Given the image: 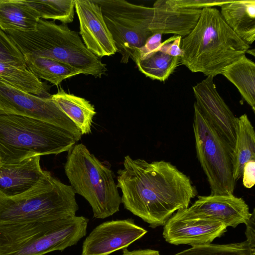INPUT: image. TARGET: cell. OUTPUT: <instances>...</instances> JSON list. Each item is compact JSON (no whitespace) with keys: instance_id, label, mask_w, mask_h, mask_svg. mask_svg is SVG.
<instances>
[{"instance_id":"cell-11","label":"cell","mask_w":255,"mask_h":255,"mask_svg":"<svg viewBox=\"0 0 255 255\" xmlns=\"http://www.w3.org/2000/svg\"><path fill=\"white\" fill-rule=\"evenodd\" d=\"M219 221L189 212L186 209L176 211L164 225L163 237L169 244L206 245L227 231Z\"/></svg>"},{"instance_id":"cell-6","label":"cell","mask_w":255,"mask_h":255,"mask_svg":"<svg viewBox=\"0 0 255 255\" xmlns=\"http://www.w3.org/2000/svg\"><path fill=\"white\" fill-rule=\"evenodd\" d=\"M82 216L0 225V255H44L76 245L87 234Z\"/></svg>"},{"instance_id":"cell-15","label":"cell","mask_w":255,"mask_h":255,"mask_svg":"<svg viewBox=\"0 0 255 255\" xmlns=\"http://www.w3.org/2000/svg\"><path fill=\"white\" fill-rule=\"evenodd\" d=\"M186 209L191 213L219 221L227 228L246 224L252 216L245 200L234 194L199 196Z\"/></svg>"},{"instance_id":"cell-14","label":"cell","mask_w":255,"mask_h":255,"mask_svg":"<svg viewBox=\"0 0 255 255\" xmlns=\"http://www.w3.org/2000/svg\"><path fill=\"white\" fill-rule=\"evenodd\" d=\"M80 34L88 49L99 58L117 52L100 6L93 0H75Z\"/></svg>"},{"instance_id":"cell-19","label":"cell","mask_w":255,"mask_h":255,"mask_svg":"<svg viewBox=\"0 0 255 255\" xmlns=\"http://www.w3.org/2000/svg\"><path fill=\"white\" fill-rule=\"evenodd\" d=\"M57 107L78 127L82 135L91 131L92 124L96 114L94 106L86 99L67 93L62 89L51 95Z\"/></svg>"},{"instance_id":"cell-16","label":"cell","mask_w":255,"mask_h":255,"mask_svg":"<svg viewBox=\"0 0 255 255\" xmlns=\"http://www.w3.org/2000/svg\"><path fill=\"white\" fill-rule=\"evenodd\" d=\"M40 156L27 158L15 163H0V195L12 196L34 185L44 173Z\"/></svg>"},{"instance_id":"cell-5","label":"cell","mask_w":255,"mask_h":255,"mask_svg":"<svg viewBox=\"0 0 255 255\" xmlns=\"http://www.w3.org/2000/svg\"><path fill=\"white\" fill-rule=\"evenodd\" d=\"M78 209L71 186L44 170L26 191L12 196L0 195V225L67 218L75 216Z\"/></svg>"},{"instance_id":"cell-23","label":"cell","mask_w":255,"mask_h":255,"mask_svg":"<svg viewBox=\"0 0 255 255\" xmlns=\"http://www.w3.org/2000/svg\"><path fill=\"white\" fill-rule=\"evenodd\" d=\"M27 68L38 79L58 86L65 79L81 74L74 68L53 58L23 55Z\"/></svg>"},{"instance_id":"cell-17","label":"cell","mask_w":255,"mask_h":255,"mask_svg":"<svg viewBox=\"0 0 255 255\" xmlns=\"http://www.w3.org/2000/svg\"><path fill=\"white\" fill-rule=\"evenodd\" d=\"M221 14L231 29L250 45L255 40V0H233L222 4Z\"/></svg>"},{"instance_id":"cell-2","label":"cell","mask_w":255,"mask_h":255,"mask_svg":"<svg viewBox=\"0 0 255 255\" xmlns=\"http://www.w3.org/2000/svg\"><path fill=\"white\" fill-rule=\"evenodd\" d=\"M180 49L183 65L192 72L214 77L245 55L250 45L231 29L218 9L209 7L202 9L194 28L181 39Z\"/></svg>"},{"instance_id":"cell-18","label":"cell","mask_w":255,"mask_h":255,"mask_svg":"<svg viewBox=\"0 0 255 255\" xmlns=\"http://www.w3.org/2000/svg\"><path fill=\"white\" fill-rule=\"evenodd\" d=\"M40 19L27 0H0V29L4 32L34 31Z\"/></svg>"},{"instance_id":"cell-4","label":"cell","mask_w":255,"mask_h":255,"mask_svg":"<svg viewBox=\"0 0 255 255\" xmlns=\"http://www.w3.org/2000/svg\"><path fill=\"white\" fill-rule=\"evenodd\" d=\"M77 142L69 131L49 123L22 116L0 114V159L20 162L35 156L68 151Z\"/></svg>"},{"instance_id":"cell-3","label":"cell","mask_w":255,"mask_h":255,"mask_svg":"<svg viewBox=\"0 0 255 255\" xmlns=\"http://www.w3.org/2000/svg\"><path fill=\"white\" fill-rule=\"evenodd\" d=\"M5 32L23 55L53 58L95 78H101L107 71L101 58L88 49L78 33L67 24L41 18L34 31Z\"/></svg>"},{"instance_id":"cell-28","label":"cell","mask_w":255,"mask_h":255,"mask_svg":"<svg viewBox=\"0 0 255 255\" xmlns=\"http://www.w3.org/2000/svg\"><path fill=\"white\" fill-rule=\"evenodd\" d=\"M232 0H165L166 3L176 8L201 9L221 6L228 3Z\"/></svg>"},{"instance_id":"cell-32","label":"cell","mask_w":255,"mask_h":255,"mask_svg":"<svg viewBox=\"0 0 255 255\" xmlns=\"http://www.w3.org/2000/svg\"><path fill=\"white\" fill-rule=\"evenodd\" d=\"M248 51L249 52L250 51V52H248V53H250L255 56V49H253V51H252V49L251 50L249 49Z\"/></svg>"},{"instance_id":"cell-12","label":"cell","mask_w":255,"mask_h":255,"mask_svg":"<svg viewBox=\"0 0 255 255\" xmlns=\"http://www.w3.org/2000/svg\"><path fill=\"white\" fill-rule=\"evenodd\" d=\"M147 232L131 219L104 222L96 227L86 238L81 255H109L127 249Z\"/></svg>"},{"instance_id":"cell-22","label":"cell","mask_w":255,"mask_h":255,"mask_svg":"<svg viewBox=\"0 0 255 255\" xmlns=\"http://www.w3.org/2000/svg\"><path fill=\"white\" fill-rule=\"evenodd\" d=\"M221 74L232 83L255 112V64L245 55L225 67Z\"/></svg>"},{"instance_id":"cell-29","label":"cell","mask_w":255,"mask_h":255,"mask_svg":"<svg viewBox=\"0 0 255 255\" xmlns=\"http://www.w3.org/2000/svg\"><path fill=\"white\" fill-rule=\"evenodd\" d=\"M242 176L243 184L250 189L255 184V160L248 162L244 166Z\"/></svg>"},{"instance_id":"cell-33","label":"cell","mask_w":255,"mask_h":255,"mask_svg":"<svg viewBox=\"0 0 255 255\" xmlns=\"http://www.w3.org/2000/svg\"><path fill=\"white\" fill-rule=\"evenodd\" d=\"M1 163V161H0V163Z\"/></svg>"},{"instance_id":"cell-9","label":"cell","mask_w":255,"mask_h":255,"mask_svg":"<svg viewBox=\"0 0 255 255\" xmlns=\"http://www.w3.org/2000/svg\"><path fill=\"white\" fill-rule=\"evenodd\" d=\"M101 7L112 36L121 62L127 64L135 51L153 34L149 29L150 7L125 0H93Z\"/></svg>"},{"instance_id":"cell-25","label":"cell","mask_w":255,"mask_h":255,"mask_svg":"<svg viewBox=\"0 0 255 255\" xmlns=\"http://www.w3.org/2000/svg\"><path fill=\"white\" fill-rule=\"evenodd\" d=\"M41 19L58 20L66 24L73 21L75 0H27Z\"/></svg>"},{"instance_id":"cell-20","label":"cell","mask_w":255,"mask_h":255,"mask_svg":"<svg viewBox=\"0 0 255 255\" xmlns=\"http://www.w3.org/2000/svg\"><path fill=\"white\" fill-rule=\"evenodd\" d=\"M180 59L167 51L166 40L157 48L134 58L138 70L152 80L165 81L173 72Z\"/></svg>"},{"instance_id":"cell-30","label":"cell","mask_w":255,"mask_h":255,"mask_svg":"<svg viewBox=\"0 0 255 255\" xmlns=\"http://www.w3.org/2000/svg\"><path fill=\"white\" fill-rule=\"evenodd\" d=\"M255 209L252 213V216L246 224V241L248 242L250 248L253 253H255Z\"/></svg>"},{"instance_id":"cell-21","label":"cell","mask_w":255,"mask_h":255,"mask_svg":"<svg viewBox=\"0 0 255 255\" xmlns=\"http://www.w3.org/2000/svg\"><path fill=\"white\" fill-rule=\"evenodd\" d=\"M255 160V133L248 116L238 118L235 143L233 150V177L236 182L242 177L245 165Z\"/></svg>"},{"instance_id":"cell-26","label":"cell","mask_w":255,"mask_h":255,"mask_svg":"<svg viewBox=\"0 0 255 255\" xmlns=\"http://www.w3.org/2000/svg\"><path fill=\"white\" fill-rule=\"evenodd\" d=\"M174 255H255L248 242L212 244L192 247Z\"/></svg>"},{"instance_id":"cell-24","label":"cell","mask_w":255,"mask_h":255,"mask_svg":"<svg viewBox=\"0 0 255 255\" xmlns=\"http://www.w3.org/2000/svg\"><path fill=\"white\" fill-rule=\"evenodd\" d=\"M0 80L23 92L42 98H51L47 86L27 68L0 62Z\"/></svg>"},{"instance_id":"cell-27","label":"cell","mask_w":255,"mask_h":255,"mask_svg":"<svg viewBox=\"0 0 255 255\" xmlns=\"http://www.w3.org/2000/svg\"><path fill=\"white\" fill-rule=\"evenodd\" d=\"M0 62L26 68L23 55L7 35L0 29Z\"/></svg>"},{"instance_id":"cell-31","label":"cell","mask_w":255,"mask_h":255,"mask_svg":"<svg viewBox=\"0 0 255 255\" xmlns=\"http://www.w3.org/2000/svg\"><path fill=\"white\" fill-rule=\"evenodd\" d=\"M121 255H161L159 252L151 249H139L128 251L127 249L123 250Z\"/></svg>"},{"instance_id":"cell-8","label":"cell","mask_w":255,"mask_h":255,"mask_svg":"<svg viewBox=\"0 0 255 255\" xmlns=\"http://www.w3.org/2000/svg\"><path fill=\"white\" fill-rule=\"evenodd\" d=\"M193 128L197 157L212 195L234 194L233 149L194 104Z\"/></svg>"},{"instance_id":"cell-13","label":"cell","mask_w":255,"mask_h":255,"mask_svg":"<svg viewBox=\"0 0 255 255\" xmlns=\"http://www.w3.org/2000/svg\"><path fill=\"white\" fill-rule=\"evenodd\" d=\"M214 77L207 76L193 87L196 105L202 115L233 150L237 119L218 93Z\"/></svg>"},{"instance_id":"cell-10","label":"cell","mask_w":255,"mask_h":255,"mask_svg":"<svg viewBox=\"0 0 255 255\" xmlns=\"http://www.w3.org/2000/svg\"><path fill=\"white\" fill-rule=\"evenodd\" d=\"M0 114H12L43 121L73 134L77 141L82 134L51 98H42L16 89L0 80Z\"/></svg>"},{"instance_id":"cell-7","label":"cell","mask_w":255,"mask_h":255,"mask_svg":"<svg viewBox=\"0 0 255 255\" xmlns=\"http://www.w3.org/2000/svg\"><path fill=\"white\" fill-rule=\"evenodd\" d=\"M64 170L74 193L88 202L95 218L103 219L119 211L122 199L114 173L86 145L75 144L68 151Z\"/></svg>"},{"instance_id":"cell-1","label":"cell","mask_w":255,"mask_h":255,"mask_svg":"<svg viewBox=\"0 0 255 255\" xmlns=\"http://www.w3.org/2000/svg\"><path fill=\"white\" fill-rule=\"evenodd\" d=\"M117 184L124 208L155 228L178 210L189 207L197 195L190 178L164 160L148 162L125 157Z\"/></svg>"}]
</instances>
